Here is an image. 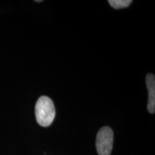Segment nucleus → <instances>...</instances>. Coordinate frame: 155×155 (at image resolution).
<instances>
[{"label": "nucleus", "mask_w": 155, "mask_h": 155, "mask_svg": "<svg viewBox=\"0 0 155 155\" xmlns=\"http://www.w3.org/2000/svg\"><path fill=\"white\" fill-rule=\"evenodd\" d=\"M36 120L39 125L47 127L51 125L55 116V108L53 101L49 97L42 96L35 105Z\"/></svg>", "instance_id": "nucleus-1"}, {"label": "nucleus", "mask_w": 155, "mask_h": 155, "mask_svg": "<svg viewBox=\"0 0 155 155\" xmlns=\"http://www.w3.org/2000/svg\"><path fill=\"white\" fill-rule=\"evenodd\" d=\"M114 132L108 127L101 128L97 134L96 146L98 155H111L113 149Z\"/></svg>", "instance_id": "nucleus-2"}, {"label": "nucleus", "mask_w": 155, "mask_h": 155, "mask_svg": "<svg viewBox=\"0 0 155 155\" xmlns=\"http://www.w3.org/2000/svg\"><path fill=\"white\" fill-rule=\"evenodd\" d=\"M146 84L149 94L147 108L149 112L153 114L155 111V77L152 73L147 75Z\"/></svg>", "instance_id": "nucleus-3"}, {"label": "nucleus", "mask_w": 155, "mask_h": 155, "mask_svg": "<svg viewBox=\"0 0 155 155\" xmlns=\"http://www.w3.org/2000/svg\"><path fill=\"white\" fill-rule=\"evenodd\" d=\"M108 2L113 8L119 9L129 7L132 1L131 0H108Z\"/></svg>", "instance_id": "nucleus-4"}]
</instances>
